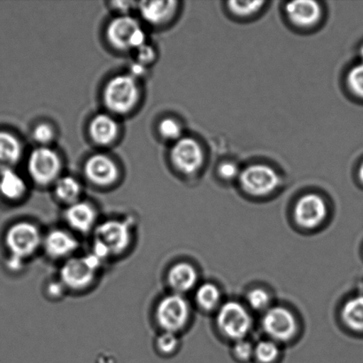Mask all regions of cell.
Here are the masks:
<instances>
[{
  "label": "cell",
  "instance_id": "obj_1",
  "mask_svg": "<svg viewBox=\"0 0 363 363\" xmlns=\"http://www.w3.org/2000/svg\"><path fill=\"white\" fill-rule=\"evenodd\" d=\"M94 233L91 254L103 262L123 255L133 240V227L128 219L106 220L98 224Z\"/></svg>",
  "mask_w": 363,
  "mask_h": 363
},
{
  "label": "cell",
  "instance_id": "obj_2",
  "mask_svg": "<svg viewBox=\"0 0 363 363\" xmlns=\"http://www.w3.org/2000/svg\"><path fill=\"white\" fill-rule=\"evenodd\" d=\"M43 238L39 228L30 222L23 220L11 226L5 238L11 255L9 268L14 272L23 268L24 262L42 247Z\"/></svg>",
  "mask_w": 363,
  "mask_h": 363
},
{
  "label": "cell",
  "instance_id": "obj_3",
  "mask_svg": "<svg viewBox=\"0 0 363 363\" xmlns=\"http://www.w3.org/2000/svg\"><path fill=\"white\" fill-rule=\"evenodd\" d=\"M140 99L138 80L130 74L112 77L103 91V101L113 115H128L136 108Z\"/></svg>",
  "mask_w": 363,
  "mask_h": 363
},
{
  "label": "cell",
  "instance_id": "obj_4",
  "mask_svg": "<svg viewBox=\"0 0 363 363\" xmlns=\"http://www.w3.org/2000/svg\"><path fill=\"white\" fill-rule=\"evenodd\" d=\"M103 262L96 257L91 252L90 255L73 256L64 262L60 269L59 280L67 291H86L94 284Z\"/></svg>",
  "mask_w": 363,
  "mask_h": 363
},
{
  "label": "cell",
  "instance_id": "obj_5",
  "mask_svg": "<svg viewBox=\"0 0 363 363\" xmlns=\"http://www.w3.org/2000/svg\"><path fill=\"white\" fill-rule=\"evenodd\" d=\"M106 39L119 51H135L148 43L147 32L137 19L130 16H118L106 28Z\"/></svg>",
  "mask_w": 363,
  "mask_h": 363
},
{
  "label": "cell",
  "instance_id": "obj_6",
  "mask_svg": "<svg viewBox=\"0 0 363 363\" xmlns=\"http://www.w3.org/2000/svg\"><path fill=\"white\" fill-rule=\"evenodd\" d=\"M190 305L183 295L172 294L163 297L155 308V320L162 332L179 333L190 318Z\"/></svg>",
  "mask_w": 363,
  "mask_h": 363
},
{
  "label": "cell",
  "instance_id": "obj_7",
  "mask_svg": "<svg viewBox=\"0 0 363 363\" xmlns=\"http://www.w3.org/2000/svg\"><path fill=\"white\" fill-rule=\"evenodd\" d=\"M62 162L60 155L48 147L35 148L28 159L30 179L40 186L55 184L60 177Z\"/></svg>",
  "mask_w": 363,
  "mask_h": 363
},
{
  "label": "cell",
  "instance_id": "obj_8",
  "mask_svg": "<svg viewBox=\"0 0 363 363\" xmlns=\"http://www.w3.org/2000/svg\"><path fill=\"white\" fill-rule=\"evenodd\" d=\"M216 323L223 335L238 341L244 340L250 333L252 320L243 305L236 301H229L220 307Z\"/></svg>",
  "mask_w": 363,
  "mask_h": 363
},
{
  "label": "cell",
  "instance_id": "obj_9",
  "mask_svg": "<svg viewBox=\"0 0 363 363\" xmlns=\"http://www.w3.org/2000/svg\"><path fill=\"white\" fill-rule=\"evenodd\" d=\"M238 180L241 188L255 197H263L272 194L280 184V177L276 170L259 163L242 170Z\"/></svg>",
  "mask_w": 363,
  "mask_h": 363
},
{
  "label": "cell",
  "instance_id": "obj_10",
  "mask_svg": "<svg viewBox=\"0 0 363 363\" xmlns=\"http://www.w3.org/2000/svg\"><path fill=\"white\" fill-rule=\"evenodd\" d=\"M262 326L272 340L287 342L296 336L298 322L289 309L269 308L263 315Z\"/></svg>",
  "mask_w": 363,
  "mask_h": 363
},
{
  "label": "cell",
  "instance_id": "obj_11",
  "mask_svg": "<svg viewBox=\"0 0 363 363\" xmlns=\"http://www.w3.org/2000/svg\"><path fill=\"white\" fill-rule=\"evenodd\" d=\"M170 159L175 168L184 175H194L201 169L204 152L197 140L183 137L174 143Z\"/></svg>",
  "mask_w": 363,
  "mask_h": 363
},
{
  "label": "cell",
  "instance_id": "obj_12",
  "mask_svg": "<svg viewBox=\"0 0 363 363\" xmlns=\"http://www.w3.org/2000/svg\"><path fill=\"white\" fill-rule=\"evenodd\" d=\"M294 215L298 225L305 229H315L325 222L328 208L321 196L308 194L298 199Z\"/></svg>",
  "mask_w": 363,
  "mask_h": 363
},
{
  "label": "cell",
  "instance_id": "obj_13",
  "mask_svg": "<svg viewBox=\"0 0 363 363\" xmlns=\"http://www.w3.org/2000/svg\"><path fill=\"white\" fill-rule=\"evenodd\" d=\"M84 175L90 183L99 187H108L119 179L118 166L108 155L97 154L87 159Z\"/></svg>",
  "mask_w": 363,
  "mask_h": 363
},
{
  "label": "cell",
  "instance_id": "obj_14",
  "mask_svg": "<svg viewBox=\"0 0 363 363\" xmlns=\"http://www.w3.org/2000/svg\"><path fill=\"white\" fill-rule=\"evenodd\" d=\"M79 247V242L69 231L55 229L43 238L42 248L50 259H65L73 257Z\"/></svg>",
  "mask_w": 363,
  "mask_h": 363
},
{
  "label": "cell",
  "instance_id": "obj_15",
  "mask_svg": "<svg viewBox=\"0 0 363 363\" xmlns=\"http://www.w3.org/2000/svg\"><path fill=\"white\" fill-rule=\"evenodd\" d=\"M64 220L71 230L86 235L94 231L98 225L97 210L90 203L80 201L67 206Z\"/></svg>",
  "mask_w": 363,
  "mask_h": 363
},
{
  "label": "cell",
  "instance_id": "obj_16",
  "mask_svg": "<svg viewBox=\"0 0 363 363\" xmlns=\"http://www.w3.org/2000/svg\"><path fill=\"white\" fill-rule=\"evenodd\" d=\"M286 12L288 19L295 26L311 28L319 23L322 16V9L319 3L313 0H298L286 4Z\"/></svg>",
  "mask_w": 363,
  "mask_h": 363
},
{
  "label": "cell",
  "instance_id": "obj_17",
  "mask_svg": "<svg viewBox=\"0 0 363 363\" xmlns=\"http://www.w3.org/2000/svg\"><path fill=\"white\" fill-rule=\"evenodd\" d=\"M120 126L117 120L109 113H99L89 124V134L95 144L106 147L118 138Z\"/></svg>",
  "mask_w": 363,
  "mask_h": 363
},
{
  "label": "cell",
  "instance_id": "obj_18",
  "mask_svg": "<svg viewBox=\"0 0 363 363\" xmlns=\"http://www.w3.org/2000/svg\"><path fill=\"white\" fill-rule=\"evenodd\" d=\"M177 3L174 0L162 1L138 2V9L142 19L152 26H161L172 20L177 10Z\"/></svg>",
  "mask_w": 363,
  "mask_h": 363
},
{
  "label": "cell",
  "instance_id": "obj_19",
  "mask_svg": "<svg viewBox=\"0 0 363 363\" xmlns=\"http://www.w3.org/2000/svg\"><path fill=\"white\" fill-rule=\"evenodd\" d=\"M197 270L191 263L181 262L169 269L167 281L173 294L183 295L191 291L198 283Z\"/></svg>",
  "mask_w": 363,
  "mask_h": 363
},
{
  "label": "cell",
  "instance_id": "obj_20",
  "mask_svg": "<svg viewBox=\"0 0 363 363\" xmlns=\"http://www.w3.org/2000/svg\"><path fill=\"white\" fill-rule=\"evenodd\" d=\"M23 145L16 135L0 130V172L13 169L23 157Z\"/></svg>",
  "mask_w": 363,
  "mask_h": 363
},
{
  "label": "cell",
  "instance_id": "obj_21",
  "mask_svg": "<svg viewBox=\"0 0 363 363\" xmlns=\"http://www.w3.org/2000/svg\"><path fill=\"white\" fill-rule=\"evenodd\" d=\"M27 191L26 181L16 170L0 172V195L6 201H20L26 195Z\"/></svg>",
  "mask_w": 363,
  "mask_h": 363
},
{
  "label": "cell",
  "instance_id": "obj_22",
  "mask_svg": "<svg viewBox=\"0 0 363 363\" xmlns=\"http://www.w3.org/2000/svg\"><path fill=\"white\" fill-rule=\"evenodd\" d=\"M341 318L352 332L363 334V294L355 295L344 304Z\"/></svg>",
  "mask_w": 363,
  "mask_h": 363
},
{
  "label": "cell",
  "instance_id": "obj_23",
  "mask_svg": "<svg viewBox=\"0 0 363 363\" xmlns=\"http://www.w3.org/2000/svg\"><path fill=\"white\" fill-rule=\"evenodd\" d=\"M53 186H55L56 198L67 206L81 201L83 187L76 177L72 176L60 177Z\"/></svg>",
  "mask_w": 363,
  "mask_h": 363
},
{
  "label": "cell",
  "instance_id": "obj_24",
  "mask_svg": "<svg viewBox=\"0 0 363 363\" xmlns=\"http://www.w3.org/2000/svg\"><path fill=\"white\" fill-rule=\"evenodd\" d=\"M220 298L219 288L212 283L201 284L195 295L198 305L206 311H211L218 307Z\"/></svg>",
  "mask_w": 363,
  "mask_h": 363
},
{
  "label": "cell",
  "instance_id": "obj_25",
  "mask_svg": "<svg viewBox=\"0 0 363 363\" xmlns=\"http://www.w3.org/2000/svg\"><path fill=\"white\" fill-rule=\"evenodd\" d=\"M279 354V347L274 340H262L255 347V357L261 363H272Z\"/></svg>",
  "mask_w": 363,
  "mask_h": 363
},
{
  "label": "cell",
  "instance_id": "obj_26",
  "mask_svg": "<svg viewBox=\"0 0 363 363\" xmlns=\"http://www.w3.org/2000/svg\"><path fill=\"white\" fill-rule=\"evenodd\" d=\"M159 133L166 140L177 142L183 138V127L179 121L165 118L159 123Z\"/></svg>",
  "mask_w": 363,
  "mask_h": 363
},
{
  "label": "cell",
  "instance_id": "obj_27",
  "mask_svg": "<svg viewBox=\"0 0 363 363\" xmlns=\"http://www.w3.org/2000/svg\"><path fill=\"white\" fill-rule=\"evenodd\" d=\"M249 307L258 312H266L270 308V298L268 291L256 288V289L249 291L247 297Z\"/></svg>",
  "mask_w": 363,
  "mask_h": 363
},
{
  "label": "cell",
  "instance_id": "obj_28",
  "mask_svg": "<svg viewBox=\"0 0 363 363\" xmlns=\"http://www.w3.org/2000/svg\"><path fill=\"white\" fill-rule=\"evenodd\" d=\"M347 84L355 97L363 99V62L352 67L347 74Z\"/></svg>",
  "mask_w": 363,
  "mask_h": 363
},
{
  "label": "cell",
  "instance_id": "obj_29",
  "mask_svg": "<svg viewBox=\"0 0 363 363\" xmlns=\"http://www.w3.org/2000/svg\"><path fill=\"white\" fill-rule=\"evenodd\" d=\"M156 350L164 355L175 353L179 347V339L177 334L162 332L155 341Z\"/></svg>",
  "mask_w": 363,
  "mask_h": 363
},
{
  "label": "cell",
  "instance_id": "obj_30",
  "mask_svg": "<svg viewBox=\"0 0 363 363\" xmlns=\"http://www.w3.org/2000/svg\"><path fill=\"white\" fill-rule=\"evenodd\" d=\"M263 5H264L263 1H230L228 3L230 12L240 17H248L258 13Z\"/></svg>",
  "mask_w": 363,
  "mask_h": 363
},
{
  "label": "cell",
  "instance_id": "obj_31",
  "mask_svg": "<svg viewBox=\"0 0 363 363\" xmlns=\"http://www.w3.org/2000/svg\"><path fill=\"white\" fill-rule=\"evenodd\" d=\"M55 137V130L48 123L38 124L33 130V138L41 147H48Z\"/></svg>",
  "mask_w": 363,
  "mask_h": 363
},
{
  "label": "cell",
  "instance_id": "obj_32",
  "mask_svg": "<svg viewBox=\"0 0 363 363\" xmlns=\"http://www.w3.org/2000/svg\"><path fill=\"white\" fill-rule=\"evenodd\" d=\"M233 353L238 360L247 362L255 355V347L247 340L235 341Z\"/></svg>",
  "mask_w": 363,
  "mask_h": 363
},
{
  "label": "cell",
  "instance_id": "obj_33",
  "mask_svg": "<svg viewBox=\"0 0 363 363\" xmlns=\"http://www.w3.org/2000/svg\"><path fill=\"white\" fill-rule=\"evenodd\" d=\"M135 57H136V62L142 64L145 67L150 65L155 62L156 58V51L151 44L147 43L140 48L135 50Z\"/></svg>",
  "mask_w": 363,
  "mask_h": 363
},
{
  "label": "cell",
  "instance_id": "obj_34",
  "mask_svg": "<svg viewBox=\"0 0 363 363\" xmlns=\"http://www.w3.org/2000/svg\"><path fill=\"white\" fill-rule=\"evenodd\" d=\"M218 173L223 179L234 180L240 177L241 172L237 163L227 162L219 166Z\"/></svg>",
  "mask_w": 363,
  "mask_h": 363
},
{
  "label": "cell",
  "instance_id": "obj_35",
  "mask_svg": "<svg viewBox=\"0 0 363 363\" xmlns=\"http://www.w3.org/2000/svg\"><path fill=\"white\" fill-rule=\"evenodd\" d=\"M138 3L133 1H116L112 2V7L120 14L119 16H129L131 10L136 9Z\"/></svg>",
  "mask_w": 363,
  "mask_h": 363
},
{
  "label": "cell",
  "instance_id": "obj_36",
  "mask_svg": "<svg viewBox=\"0 0 363 363\" xmlns=\"http://www.w3.org/2000/svg\"><path fill=\"white\" fill-rule=\"evenodd\" d=\"M48 291L50 297L51 298H60L62 297L63 294L67 291L65 287L63 286L62 282L60 280L55 281V282L50 283Z\"/></svg>",
  "mask_w": 363,
  "mask_h": 363
},
{
  "label": "cell",
  "instance_id": "obj_37",
  "mask_svg": "<svg viewBox=\"0 0 363 363\" xmlns=\"http://www.w3.org/2000/svg\"><path fill=\"white\" fill-rule=\"evenodd\" d=\"M147 67L142 64L135 62L130 67V74L131 77L136 78L138 80V78L143 77L147 73Z\"/></svg>",
  "mask_w": 363,
  "mask_h": 363
},
{
  "label": "cell",
  "instance_id": "obj_38",
  "mask_svg": "<svg viewBox=\"0 0 363 363\" xmlns=\"http://www.w3.org/2000/svg\"><path fill=\"white\" fill-rule=\"evenodd\" d=\"M358 177L361 183L363 184V162L362 163L360 168L358 170Z\"/></svg>",
  "mask_w": 363,
  "mask_h": 363
},
{
  "label": "cell",
  "instance_id": "obj_39",
  "mask_svg": "<svg viewBox=\"0 0 363 363\" xmlns=\"http://www.w3.org/2000/svg\"><path fill=\"white\" fill-rule=\"evenodd\" d=\"M360 55H361L362 59L363 60V46L360 50Z\"/></svg>",
  "mask_w": 363,
  "mask_h": 363
},
{
  "label": "cell",
  "instance_id": "obj_40",
  "mask_svg": "<svg viewBox=\"0 0 363 363\" xmlns=\"http://www.w3.org/2000/svg\"><path fill=\"white\" fill-rule=\"evenodd\" d=\"M362 294H363V283H362Z\"/></svg>",
  "mask_w": 363,
  "mask_h": 363
}]
</instances>
